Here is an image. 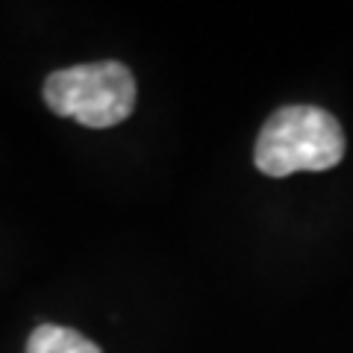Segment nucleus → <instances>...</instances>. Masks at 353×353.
<instances>
[{"instance_id": "f257e3e1", "label": "nucleus", "mask_w": 353, "mask_h": 353, "mask_svg": "<svg viewBox=\"0 0 353 353\" xmlns=\"http://www.w3.org/2000/svg\"><path fill=\"white\" fill-rule=\"evenodd\" d=\"M347 150L345 130L321 106H280L259 130L253 165L265 176H292L297 171H330Z\"/></svg>"}, {"instance_id": "7ed1b4c3", "label": "nucleus", "mask_w": 353, "mask_h": 353, "mask_svg": "<svg viewBox=\"0 0 353 353\" xmlns=\"http://www.w3.org/2000/svg\"><path fill=\"white\" fill-rule=\"evenodd\" d=\"M27 353H101V347L83 333L59 324H41L32 330Z\"/></svg>"}, {"instance_id": "f03ea898", "label": "nucleus", "mask_w": 353, "mask_h": 353, "mask_svg": "<svg viewBox=\"0 0 353 353\" xmlns=\"http://www.w3.org/2000/svg\"><path fill=\"white\" fill-rule=\"evenodd\" d=\"M41 94L57 115L92 130H109L136 109V77L121 62H88L53 71Z\"/></svg>"}]
</instances>
